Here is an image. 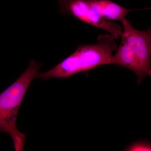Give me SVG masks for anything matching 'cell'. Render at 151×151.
Wrapping results in <instances>:
<instances>
[{"label": "cell", "mask_w": 151, "mask_h": 151, "mask_svg": "<svg viewBox=\"0 0 151 151\" xmlns=\"http://www.w3.org/2000/svg\"><path fill=\"white\" fill-rule=\"evenodd\" d=\"M62 1V0H60V1Z\"/></svg>", "instance_id": "cell-8"}, {"label": "cell", "mask_w": 151, "mask_h": 151, "mask_svg": "<svg viewBox=\"0 0 151 151\" xmlns=\"http://www.w3.org/2000/svg\"><path fill=\"white\" fill-rule=\"evenodd\" d=\"M89 6L102 19L118 20L126 19L127 14L134 11L129 9L110 0H86Z\"/></svg>", "instance_id": "cell-5"}, {"label": "cell", "mask_w": 151, "mask_h": 151, "mask_svg": "<svg viewBox=\"0 0 151 151\" xmlns=\"http://www.w3.org/2000/svg\"><path fill=\"white\" fill-rule=\"evenodd\" d=\"M58 1H60V0H58Z\"/></svg>", "instance_id": "cell-9"}, {"label": "cell", "mask_w": 151, "mask_h": 151, "mask_svg": "<svg viewBox=\"0 0 151 151\" xmlns=\"http://www.w3.org/2000/svg\"><path fill=\"white\" fill-rule=\"evenodd\" d=\"M60 11L68 14L81 21L104 30L114 39L121 37L123 29L118 23L100 18L91 9L86 0H62L59 2Z\"/></svg>", "instance_id": "cell-4"}, {"label": "cell", "mask_w": 151, "mask_h": 151, "mask_svg": "<svg viewBox=\"0 0 151 151\" xmlns=\"http://www.w3.org/2000/svg\"><path fill=\"white\" fill-rule=\"evenodd\" d=\"M123 32L121 37L126 40L134 53L138 68L137 83L151 75V29L141 31L135 29L127 19L122 22Z\"/></svg>", "instance_id": "cell-3"}, {"label": "cell", "mask_w": 151, "mask_h": 151, "mask_svg": "<svg viewBox=\"0 0 151 151\" xmlns=\"http://www.w3.org/2000/svg\"><path fill=\"white\" fill-rule=\"evenodd\" d=\"M114 40L111 35H101L97 43L79 45L73 54L51 70L38 73L36 78H67L100 65L112 64L113 52L118 48Z\"/></svg>", "instance_id": "cell-1"}, {"label": "cell", "mask_w": 151, "mask_h": 151, "mask_svg": "<svg viewBox=\"0 0 151 151\" xmlns=\"http://www.w3.org/2000/svg\"><path fill=\"white\" fill-rule=\"evenodd\" d=\"M150 143L146 142H139L133 143L126 148V151H147L151 150Z\"/></svg>", "instance_id": "cell-7"}, {"label": "cell", "mask_w": 151, "mask_h": 151, "mask_svg": "<svg viewBox=\"0 0 151 151\" xmlns=\"http://www.w3.org/2000/svg\"><path fill=\"white\" fill-rule=\"evenodd\" d=\"M116 52L112 58V64L124 66L132 70L137 75L138 73L137 60L132 47L123 38Z\"/></svg>", "instance_id": "cell-6"}, {"label": "cell", "mask_w": 151, "mask_h": 151, "mask_svg": "<svg viewBox=\"0 0 151 151\" xmlns=\"http://www.w3.org/2000/svg\"><path fill=\"white\" fill-rule=\"evenodd\" d=\"M41 66L34 59L31 60L25 71L0 94V132L10 136L16 151L23 150L26 142L24 133L19 131L17 127L19 109L29 85Z\"/></svg>", "instance_id": "cell-2"}]
</instances>
